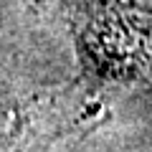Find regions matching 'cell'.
Instances as JSON below:
<instances>
[{
  "label": "cell",
  "mask_w": 152,
  "mask_h": 152,
  "mask_svg": "<svg viewBox=\"0 0 152 152\" xmlns=\"http://www.w3.org/2000/svg\"><path fill=\"white\" fill-rule=\"evenodd\" d=\"M51 107H3L0 109V152H33L53 132Z\"/></svg>",
  "instance_id": "6da1fadb"
}]
</instances>
